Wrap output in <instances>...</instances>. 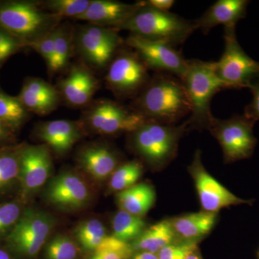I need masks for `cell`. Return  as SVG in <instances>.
<instances>
[{
	"instance_id": "obj_13",
	"label": "cell",
	"mask_w": 259,
	"mask_h": 259,
	"mask_svg": "<svg viewBox=\"0 0 259 259\" xmlns=\"http://www.w3.org/2000/svg\"><path fill=\"white\" fill-rule=\"evenodd\" d=\"M201 155V151L197 150L188 170L193 179L203 211L217 213L230 206L252 204L253 201L237 197L209 175L203 166Z\"/></svg>"
},
{
	"instance_id": "obj_1",
	"label": "cell",
	"mask_w": 259,
	"mask_h": 259,
	"mask_svg": "<svg viewBox=\"0 0 259 259\" xmlns=\"http://www.w3.org/2000/svg\"><path fill=\"white\" fill-rule=\"evenodd\" d=\"M132 109L147 120L166 125H175L191 112L182 80L165 73H157L150 79L136 97Z\"/></svg>"
},
{
	"instance_id": "obj_44",
	"label": "cell",
	"mask_w": 259,
	"mask_h": 259,
	"mask_svg": "<svg viewBox=\"0 0 259 259\" xmlns=\"http://www.w3.org/2000/svg\"><path fill=\"white\" fill-rule=\"evenodd\" d=\"M258 256H259V253H258Z\"/></svg>"
},
{
	"instance_id": "obj_21",
	"label": "cell",
	"mask_w": 259,
	"mask_h": 259,
	"mask_svg": "<svg viewBox=\"0 0 259 259\" xmlns=\"http://www.w3.org/2000/svg\"><path fill=\"white\" fill-rule=\"evenodd\" d=\"M79 165L94 180L110 178L118 167L119 158L115 151L103 144H91L83 147L78 153Z\"/></svg>"
},
{
	"instance_id": "obj_11",
	"label": "cell",
	"mask_w": 259,
	"mask_h": 259,
	"mask_svg": "<svg viewBox=\"0 0 259 259\" xmlns=\"http://www.w3.org/2000/svg\"><path fill=\"white\" fill-rule=\"evenodd\" d=\"M117 31L90 23L81 27L76 34V42L83 59L97 69L106 67L122 44Z\"/></svg>"
},
{
	"instance_id": "obj_7",
	"label": "cell",
	"mask_w": 259,
	"mask_h": 259,
	"mask_svg": "<svg viewBox=\"0 0 259 259\" xmlns=\"http://www.w3.org/2000/svg\"><path fill=\"white\" fill-rule=\"evenodd\" d=\"M255 123L244 115H235L226 120L213 117L208 130L221 145L226 163L245 159L253 155L257 144L253 132Z\"/></svg>"
},
{
	"instance_id": "obj_29",
	"label": "cell",
	"mask_w": 259,
	"mask_h": 259,
	"mask_svg": "<svg viewBox=\"0 0 259 259\" xmlns=\"http://www.w3.org/2000/svg\"><path fill=\"white\" fill-rule=\"evenodd\" d=\"M142 164L138 161H131L120 165L111 175L109 182L110 192H122L136 185L142 176Z\"/></svg>"
},
{
	"instance_id": "obj_9",
	"label": "cell",
	"mask_w": 259,
	"mask_h": 259,
	"mask_svg": "<svg viewBox=\"0 0 259 259\" xmlns=\"http://www.w3.org/2000/svg\"><path fill=\"white\" fill-rule=\"evenodd\" d=\"M146 120V117L133 109L112 100H102L95 102L84 112L81 124L88 125L97 134L116 135L131 134Z\"/></svg>"
},
{
	"instance_id": "obj_36",
	"label": "cell",
	"mask_w": 259,
	"mask_h": 259,
	"mask_svg": "<svg viewBox=\"0 0 259 259\" xmlns=\"http://www.w3.org/2000/svg\"><path fill=\"white\" fill-rule=\"evenodd\" d=\"M197 248V241H183L166 245L157 253L158 259H186Z\"/></svg>"
},
{
	"instance_id": "obj_4",
	"label": "cell",
	"mask_w": 259,
	"mask_h": 259,
	"mask_svg": "<svg viewBox=\"0 0 259 259\" xmlns=\"http://www.w3.org/2000/svg\"><path fill=\"white\" fill-rule=\"evenodd\" d=\"M131 35L166 42L176 47L184 44L196 28L194 22L185 20L169 12H161L144 5L120 28Z\"/></svg>"
},
{
	"instance_id": "obj_28",
	"label": "cell",
	"mask_w": 259,
	"mask_h": 259,
	"mask_svg": "<svg viewBox=\"0 0 259 259\" xmlns=\"http://www.w3.org/2000/svg\"><path fill=\"white\" fill-rule=\"evenodd\" d=\"M54 57L51 74L64 69L71 56L72 51L73 32L68 23L59 25L54 30Z\"/></svg>"
},
{
	"instance_id": "obj_22",
	"label": "cell",
	"mask_w": 259,
	"mask_h": 259,
	"mask_svg": "<svg viewBox=\"0 0 259 259\" xmlns=\"http://www.w3.org/2000/svg\"><path fill=\"white\" fill-rule=\"evenodd\" d=\"M217 220V213L202 212L191 213L174 218L170 222L177 236L183 241H198L208 234Z\"/></svg>"
},
{
	"instance_id": "obj_43",
	"label": "cell",
	"mask_w": 259,
	"mask_h": 259,
	"mask_svg": "<svg viewBox=\"0 0 259 259\" xmlns=\"http://www.w3.org/2000/svg\"><path fill=\"white\" fill-rule=\"evenodd\" d=\"M0 259H14L8 251L0 248Z\"/></svg>"
},
{
	"instance_id": "obj_24",
	"label": "cell",
	"mask_w": 259,
	"mask_h": 259,
	"mask_svg": "<svg viewBox=\"0 0 259 259\" xmlns=\"http://www.w3.org/2000/svg\"><path fill=\"white\" fill-rule=\"evenodd\" d=\"M176 237L170 221H162L146 228L131 245L134 250L158 253L162 248L174 243Z\"/></svg>"
},
{
	"instance_id": "obj_3",
	"label": "cell",
	"mask_w": 259,
	"mask_h": 259,
	"mask_svg": "<svg viewBox=\"0 0 259 259\" xmlns=\"http://www.w3.org/2000/svg\"><path fill=\"white\" fill-rule=\"evenodd\" d=\"M62 18L46 11L40 2L0 1V27L13 34L27 47L54 31Z\"/></svg>"
},
{
	"instance_id": "obj_25",
	"label": "cell",
	"mask_w": 259,
	"mask_h": 259,
	"mask_svg": "<svg viewBox=\"0 0 259 259\" xmlns=\"http://www.w3.org/2000/svg\"><path fill=\"white\" fill-rule=\"evenodd\" d=\"M20 147L21 144H14L0 148V193L19 182Z\"/></svg>"
},
{
	"instance_id": "obj_20",
	"label": "cell",
	"mask_w": 259,
	"mask_h": 259,
	"mask_svg": "<svg viewBox=\"0 0 259 259\" xmlns=\"http://www.w3.org/2000/svg\"><path fill=\"white\" fill-rule=\"evenodd\" d=\"M248 4L247 0H218L194 20L196 28L204 34L219 25H224L225 28H236L238 22L246 16Z\"/></svg>"
},
{
	"instance_id": "obj_15",
	"label": "cell",
	"mask_w": 259,
	"mask_h": 259,
	"mask_svg": "<svg viewBox=\"0 0 259 259\" xmlns=\"http://www.w3.org/2000/svg\"><path fill=\"white\" fill-rule=\"evenodd\" d=\"M49 203L58 208L75 210L88 203L90 192L88 185L72 171L61 172L49 182L44 192Z\"/></svg>"
},
{
	"instance_id": "obj_12",
	"label": "cell",
	"mask_w": 259,
	"mask_h": 259,
	"mask_svg": "<svg viewBox=\"0 0 259 259\" xmlns=\"http://www.w3.org/2000/svg\"><path fill=\"white\" fill-rule=\"evenodd\" d=\"M125 44L134 49L148 69L171 74L180 79L187 71L188 60L173 46L131 34L126 39Z\"/></svg>"
},
{
	"instance_id": "obj_38",
	"label": "cell",
	"mask_w": 259,
	"mask_h": 259,
	"mask_svg": "<svg viewBox=\"0 0 259 259\" xmlns=\"http://www.w3.org/2000/svg\"><path fill=\"white\" fill-rule=\"evenodd\" d=\"M252 93L251 102L245 107L244 115L255 122L259 120V79L248 88Z\"/></svg>"
},
{
	"instance_id": "obj_35",
	"label": "cell",
	"mask_w": 259,
	"mask_h": 259,
	"mask_svg": "<svg viewBox=\"0 0 259 259\" xmlns=\"http://www.w3.org/2000/svg\"><path fill=\"white\" fill-rule=\"evenodd\" d=\"M26 48L25 42L0 27V66L12 56Z\"/></svg>"
},
{
	"instance_id": "obj_26",
	"label": "cell",
	"mask_w": 259,
	"mask_h": 259,
	"mask_svg": "<svg viewBox=\"0 0 259 259\" xmlns=\"http://www.w3.org/2000/svg\"><path fill=\"white\" fill-rule=\"evenodd\" d=\"M112 236L120 241H134L146 229L144 218L120 209L112 218Z\"/></svg>"
},
{
	"instance_id": "obj_37",
	"label": "cell",
	"mask_w": 259,
	"mask_h": 259,
	"mask_svg": "<svg viewBox=\"0 0 259 259\" xmlns=\"http://www.w3.org/2000/svg\"><path fill=\"white\" fill-rule=\"evenodd\" d=\"M29 48L37 51L42 56L47 63L49 71H50L54 57V31L49 32L32 42Z\"/></svg>"
},
{
	"instance_id": "obj_27",
	"label": "cell",
	"mask_w": 259,
	"mask_h": 259,
	"mask_svg": "<svg viewBox=\"0 0 259 259\" xmlns=\"http://www.w3.org/2000/svg\"><path fill=\"white\" fill-rule=\"evenodd\" d=\"M30 112L22 105L18 97L8 95L0 89V119L15 133L28 122Z\"/></svg>"
},
{
	"instance_id": "obj_42",
	"label": "cell",
	"mask_w": 259,
	"mask_h": 259,
	"mask_svg": "<svg viewBox=\"0 0 259 259\" xmlns=\"http://www.w3.org/2000/svg\"><path fill=\"white\" fill-rule=\"evenodd\" d=\"M186 259H202V258L201 257L200 253H199V250L197 248L196 249L192 250L190 254L187 255Z\"/></svg>"
},
{
	"instance_id": "obj_39",
	"label": "cell",
	"mask_w": 259,
	"mask_h": 259,
	"mask_svg": "<svg viewBox=\"0 0 259 259\" xmlns=\"http://www.w3.org/2000/svg\"><path fill=\"white\" fill-rule=\"evenodd\" d=\"M16 142V133L0 119V148L11 146Z\"/></svg>"
},
{
	"instance_id": "obj_19",
	"label": "cell",
	"mask_w": 259,
	"mask_h": 259,
	"mask_svg": "<svg viewBox=\"0 0 259 259\" xmlns=\"http://www.w3.org/2000/svg\"><path fill=\"white\" fill-rule=\"evenodd\" d=\"M17 97L28 112L39 115H48L54 111L61 100L57 89L36 77L26 78Z\"/></svg>"
},
{
	"instance_id": "obj_10",
	"label": "cell",
	"mask_w": 259,
	"mask_h": 259,
	"mask_svg": "<svg viewBox=\"0 0 259 259\" xmlns=\"http://www.w3.org/2000/svg\"><path fill=\"white\" fill-rule=\"evenodd\" d=\"M148 69L135 51H121L109 65L105 77L107 86L117 96L134 95L151 79Z\"/></svg>"
},
{
	"instance_id": "obj_2",
	"label": "cell",
	"mask_w": 259,
	"mask_h": 259,
	"mask_svg": "<svg viewBox=\"0 0 259 259\" xmlns=\"http://www.w3.org/2000/svg\"><path fill=\"white\" fill-rule=\"evenodd\" d=\"M181 80L190 102V117L185 122L187 130H208L214 117L211 101L216 94L226 89L214 71V62L188 60L187 71Z\"/></svg>"
},
{
	"instance_id": "obj_30",
	"label": "cell",
	"mask_w": 259,
	"mask_h": 259,
	"mask_svg": "<svg viewBox=\"0 0 259 259\" xmlns=\"http://www.w3.org/2000/svg\"><path fill=\"white\" fill-rule=\"evenodd\" d=\"M75 235L84 249L93 252L108 236L106 228L97 219H90L80 223L76 228Z\"/></svg>"
},
{
	"instance_id": "obj_41",
	"label": "cell",
	"mask_w": 259,
	"mask_h": 259,
	"mask_svg": "<svg viewBox=\"0 0 259 259\" xmlns=\"http://www.w3.org/2000/svg\"><path fill=\"white\" fill-rule=\"evenodd\" d=\"M130 259H158L157 253L151 252L141 251Z\"/></svg>"
},
{
	"instance_id": "obj_23",
	"label": "cell",
	"mask_w": 259,
	"mask_h": 259,
	"mask_svg": "<svg viewBox=\"0 0 259 259\" xmlns=\"http://www.w3.org/2000/svg\"><path fill=\"white\" fill-rule=\"evenodd\" d=\"M155 200L154 189L147 183L136 184L116 195L120 209L141 218L151 209Z\"/></svg>"
},
{
	"instance_id": "obj_17",
	"label": "cell",
	"mask_w": 259,
	"mask_h": 259,
	"mask_svg": "<svg viewBox=\"0 0 259 259\" xmlns=\"http://www.w3.org/2000/svg\"><path fill=\"white\" fill-rule=\"evenodd\" d=\"M98 87V80L86 66L74 64L69 74L59 82L57 90L65 101L76 107L90 103Z\"/></svg>"
},
{
	"instance_id": "obj_6",
	"label": "cell",
	"mask_w": 259,
	"mask_h": 259,
	"mask_svg": "<svg viewBox=\"0 0 259 259\" xmlns=\"http://www.w3.org/2000/svg\"><path fill=\"white\" fill-rule=\"evenodd\" d=\"M224 51L214 62L218 77L226 89L248 88L259 79V61L245 54L237 40L236 28H225Z\"/></svg>"
},
{
	"instance_id": "obj_16",
	"label": "cell",
	"mask_w": 259,
	"mask_h": 259,
	"mask_svg": "<svg viewBox=\"0 0 259 259\" xmlns=\"http://www.w3.org/2000/svg\"><path fill=\"white\" fill-rule=\"evenodd\" d=\"M144 5V1L129 4L114 0H92L87 11L76 20L119 30Z\"/></svg>"
},
{
	"instance_id": "obj_40",
	"label": "cell",
	"mask_w": 259,
	"mask_h": 259,
	"mask_svg": "<svg viewBox=\"0 0 259 259\" xmlns=\"http://www.w3.org/2000/svg\"><path fill=\"white\" fill-rule=\"evenodd\" d=\"M146 4L154 9L161 12H169L171 7L175 5L174 0H148L146 1Z\"/></svg>"
},
{
	"instance_id": "obj_5",
	"label": "cell",
	"mask_w": 259,
	"mask_h": 259,
	"mask_svg": "<svg viewBox=\"0 0 259 259\" xmlns=\"http://www.w3.org/2000/svg\"><path fill=\"white\" fill-rule=\"evenodd\" d=\"M187 130L185 123L176 126L147 120L130 134L136 153L150 166L161 168L176 156L179 141Z\"/></svg>"
},
{
	"instance_id": "obj_32",
	"label": "cell",
	"mask_w": 259,
	"mask_h": 259,
	"mask_svg": "<svg viewBox=\"0 0 259 259\" xmlns=\"http://www.w3.org/2000/svg\"><path fill=\"white\" fill-rule=\"evenodd\" d=\"M134 251L130 243L108 236L90 259H130Z\"/></svg>"
},
{
	"instance_id": "obj_14",
	"label": "cell",
	"mask_w": 259,
	"mask_h": 259,
	"mask_svg": "<svg viewBox=\"0 0 259 259\" xmlns=\"http://www.w3.org/2000/svg\"><path fill=\"white\" fill-rule=\"evenodd\" d=\"M20 180L23 199L37 192L49 180L52 174L51 150L47 145L21 144L20 151Z\"/></svg>"
},
{
	"instance_id": "obj_34",
	"label": "cell",
	"mask_w": 259,
	"mask_h": 259,
	"mask_svg": "<svg viewBox=\"0 0 259 259\" xmlns=\"http://www.w3.org/2000/svg\"><path fill=\"white\" fill-rule=\"evenodd\" d=\"M23 209L19 201L0 204V238L8 236L18 222Z\"/></svg>"
},
{
	"instance_id": "obj_18",
	"label": "cell",
	"mask_w": 259,
	"mask_h": 259,
	"mask_svg": "<svg viewBox=\"0 0 259 259\" xmlns=\"http://www.w3.org/2000/svg\"><path fill=\"white\" fill-rule=\"evenodd\" d=\"M83 134L81 122L68 120L47 121L36 129V136L58 156L69 152Z\"/></svg>"
},
{
	"instance_id": "obj_33",
	"label": "cell",
	"mask_w": 259,
	"mask_h": 259,
	"mask_svg": "<svg viewBox=\"0 0 259 259\" xmlns=\"http://www.w3.org/2000/svg\"><path fill=\"white\" fill-rule=\"evenodd\" d=\"M77 254L76 243L65 235L54 236L48 242L46 247L47 259H75Z\"/></svg>"
},
{
	"instance_id": "obj_31",
	"label": "cell",
	"mask_w": 259,
	"mask_h": 259,
	"mask_svg": "<svg viewBox=\"0 0 259 259\" xmlns=\"http://www.w3.org/2000/svg\"><path fill=\"white\" fill-rule=\"evenodd\" d=\"M92 0H48L40 2L46 11L61 18L76 19L87 11Z\"/></svg>"
},
{
	"instance_id": "obj_8",
	"label": "cell",
	"mask_w": 259,
	"mask_h": 259,
	"mask_svg": "<svg viewBox=\"0 0 259 259\" xmlns=\"http://www.w3.org/2000/svg\"><path fill=\"white\" fill-rule=\"evenodd\" d=\"M54 225L52 216L44 211L23 209L18 222L6 237L7 243L19 254L35 256L49 239Z\"/></svg>"
}]
</instances>
